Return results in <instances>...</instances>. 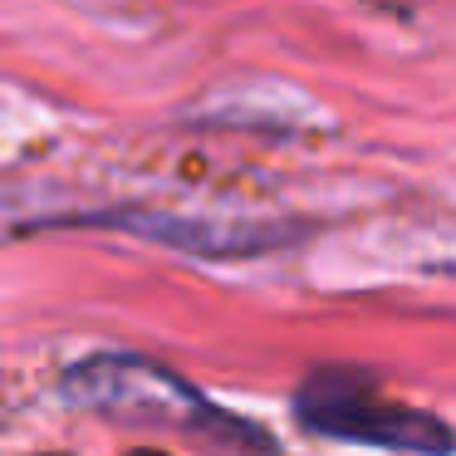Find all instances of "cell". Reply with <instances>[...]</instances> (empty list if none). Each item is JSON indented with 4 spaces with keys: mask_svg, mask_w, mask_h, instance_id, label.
Here are the masks:
<instances>
[{
    "mask_svg": "<svg viewBox=\"0 0 456 456\" xmlns=\"http://www.w3.org/2000/svg\"><path fill=\"white\" fill-rule=\"evenodd\" d=\"M109 226L133 231L142 240L187 250V256H260L275 250L280 240L295 236V226H260V221H207V216H172V211H123L109 216Z\"/></svg>",
    "mask_w": 456,
    "mask_h": 456,
    "instance_id": "3957f363",
    "label": "cell"
},
{
    "mask_svg": "<svg viewBox=\"0 0 456 456\" xmlns=\"http://www.w3.org/2000/svg\"><path fill=\"white\" fill-rule=\"evenodd\" d=\"M295 417L319 436L383 452H417V456H452V432L442 417L403 407L383 397L368 373L324 368L295 393Z\"/></svg>",
    "mask_w": 456,
    "mask_h": 456,
    "instance_id": "6da1fadb",
    "label": "cell"
},
{
    "mask_svg": "<svg viewBox=\"0 0 456 456\" xmlns=\"http://www.w3.org/2000/svg\"><path fill=\"white\" fill-rule=\"evenodd\" d=\"M64 393L84 407H109V412H128L142 422H172V427H221L226 432V417L211 412V403L187 387L177 373L158 368L152 358H128V354H99L84 358L69 378H64Z\"/></svg>",
    "mask_w": 456,
    "mask_h": 456,
    "instance_id": "7a4b0ae2",
    "label": "cell"
}]
</instances>
